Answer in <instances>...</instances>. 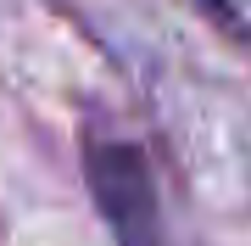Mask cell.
Returning a JSON list of instances; mask_svg holds the SVG:
<instances>
[{"label": "cell", "mask_w": 251, "mask_h": 246, "mask_svg": "<svg viewBox=\"0 0 251 246\" xmlns=\"http://www.w3.org/2000/svg\"><path fill=\"white\" fill-rule=\"evenodd\" d=\"M95 173V196L106 207V219L117 224L123 246H156V207H151V185L140 173V157L123 146H106L90 157Z\"/></svg>", "instance_id": "cell-1"}]
</instances>
